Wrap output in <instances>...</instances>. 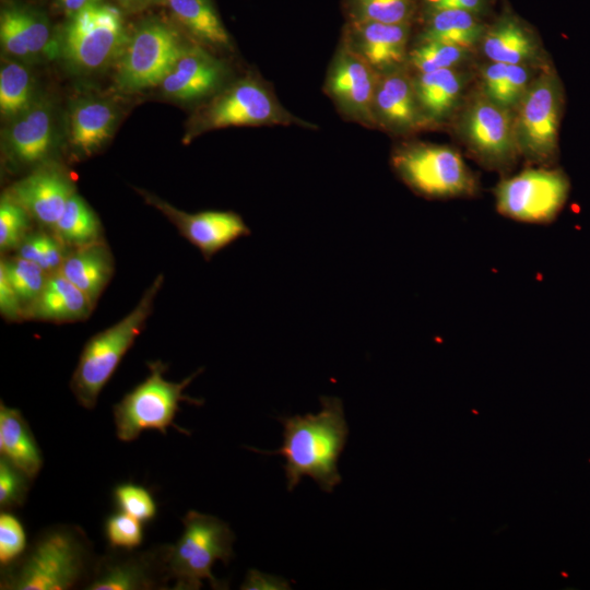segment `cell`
Instances as JSON below:
<instances>
[{
  "label": "cell",
  "mask_w": 590,
  "mask_h": 590,
  "mask_svg": "<svg viewBox=\"0 0 590 590\" xmlns=\"http://www.w3.org/2000/svg\"><path fill=\"white\" fill-rule=\"evenodd\" d=\"M320 403L321 410L316 414L279 417L283 424V444L279 449L248 448L285 459L283 469L290 492L303 476L311 477L327 493H332L342 481L338 462L349 436L343 403L337 397L326 396Z\"/></svg>",
  "instance_id": "cell-1"
},
{
  "label": "cell",
  "mask_w": 590,
  "mask_h": 590,
  "mask_svg": "<svg viewBox=\"0 0 590 590\" xmlns=\"http://www.w3.org/2000/svg\"><path fill=\"white\" fill-rule=\"evenodd\" d=\"M96 558L82 528L54 524L42 530L17 559L1 567L0 589H84Z\"/></svg>",
  "instance_id": "cell-2"
},
{
  "label": "cell",
  "mask_w": 590,
  "mask_h": 590,
  "mask_svg": "<svg viewBox=\"0 0 590 590\" xmlns=\"http://www.w3.org/2000/svg\"><path fill=\"white\" fill-rule=\"evenodd\" d=\"M163 282V274L157 275L127 316L97 332L84 344L70 380L71 391L84 409H95L99 393L144 329Z\"/></svg>",
  "instance_id": "cell-3"
},
{
  "label": "cell",
  "mask_w": 590,
  "mask_h": 590,
  "mask_svg": "<svg viewBox=\"0 0 590 590\" xmlns=\"http://www.w3.org/2000/svg\"><path fill=\"white\" fill-rule=\"evenodd\" d=\"M122 9L106 0L67 16L58 30V57L81 74L118 61L128 40Z\"/></svg>",
  "instance_id": "cell-4"
},
{
  "label": "cell",
  "mask_w": 590,
  "mask_h": 590,
  "mask_svg": "<svg viewBox=\"0 0 590 590\" xmlns=\"http://www.w3.org/2000/svg\"><path fill=\"white\" fill-rule=\"evenodd\" d=\"M148 367L149 376L113 406L117 438L130 442L138 439L144 430H157L166 435L170 426L189 436L190 432L176 425L174 420L181 402L204 404V400L184 393L185 388L203 368L179 382H174L164 378L168 365L162 361L148 362Z\"/></svg>",
  "instance_id": "cell-5"
},
{
  "label": "cell",
  "mask_w": 590,
  "mask_h": 590,
  "mask_svg": "<svg viewBox=\"0 0 590 590\" xmlns=\"http://www.w3.org/2000/svg\"><path fill=\"white\" fill-rule=\"evenodd\" d=\"M184 531L169 553V573L174 590H198L208 580L212 589H228L226 581L212 574L221 560L227 565L234 557L235 534L220 518L189 510L181 518Z\"/></svg>",
  "instance_id": "cell-6"
},
{
  "label": "cell",
  "mask_w": 590,
  "mask_h": 590,
  "mask_svg": "<svg viewBox=\"0 0 590 590\" xmlns=\"http://www.w3.org/2000/svg\"><path fill=\"white\" fill-rule=\"evenodd\" d=\"M391 167L413 192L427 199L470 198L480 189L460 153L447 145L404 143L392 152Z\"/></svg>",
  "instance_id": "cell-7"
},
{
  "label": "cell",
  "mask_w": 590,
  "mask_h": 590,
  "mask_svg": "<svg viewBox=\"0 0 590 590\" xmlns=\"http://www.w3.org/2000/svg\"><path fill=\"white\" fill-rule=\"evenodd\" d=\"M187 45L175 22L143 19L129 34L117 61V84L127 91L158 85Z\"/></svg>",
  "instance_id": "cell-8"
},
{
  "label": "cell",
  "mask_w": 590,
  "mask_h": 590,
  "mask_svg": "<svg viewBox=\"0 0 590 590\" xmlns=\"http://www.w3.org/2000/svg\"><path fill=\"white\" fill-rule=\"evenodd\" d=\"M563 101L556 72L544 67L515 110L518 150L528 161L548 165L556 158Z\"/></svg>",
  "instance_id": "cell-9"
},
{
  "label": "cell",
  "mask_w": 590,
  "mask_h": 590,
  "mask_svg": "<svg viewBox=\"0 0 590 590\" xmlns=\"http://www.w3.org/2000/svg\"><path fill=\"white\" fill-rule=\"evenodd\" d=\"M290 126L312 128L286 110L259 79L247 76L217 94L196 117V133L232 126Z\"/></svg>",
  "instance_id": "cell-10"
},
{
  "label": "cell",
  "mask_w": 590,
  "mask_h": 590,
  "mask_svg": "<svg viewBox=\"0 0 590 590\" xmlns=\"http://www.w3.org/2000/svg\"><path fill=\"white\" fill-rule=\"evenodd\" d=\"M570 184L558 168L529 167L502 179L494 188L499 214L530 224H550L563 210Z\"/></svg>",
  "instance_id": "cell-11"
},
{
  "label": "cell",
  "mask_w": 590,
  "mask_h": 590,
  "mask_svg": "<svg viewBox=\"0 0 590 590\" xmlns=\"http://www.w3.org/2000/svg\"><path fill=\"white\" fill-rule=\"evenodd\" d=\"M457 128L460 139L484 167L505 172L517 163L520 153L515 111L492 102L481 91L464 106Z\"/></svg>",
  "instance_id": "cell-12"
},
{
  "label": "cell",
  "mask_w": 590,
  "mask_h": 590,
  "mask_svg": "<svg viewBox=\"0 0 590 590\" xmlns=\"http://www.w3.org/2000/svg\"><path fill=\"white\" fill-rule=\"evenodd\" d=\"M170 547L169 543L141 551L109 547L97 556L84 590L169 589Z\"/></svg>",
  "instance_id": "cell-13"
},
{
  "label": "cell",
  "mask_w": 590,
  "mask_h": 590,
  "mask_svg": "<svg viewBox=\"0 0 590 590\" xmlns=\"http://www.w3.org/2000/svg\"><path fill=\"white\" fill-rule=\"evenodd\" d=\"M58 31L39 4L3 0L0 10V43L5 57L26 63L58 57Z\"/></svg>",
  "instance_id": "cell-14"
},
{
  "label": "cell",
  "mask_w": 590,
  "mask_h": 590,
  "mask_svg": "<svg viewBox=\"0 0 590 590\" xmlns=\"http://www.w3.org/2000/svg\"><path fill=\"white\" fill-rule=\"evenodd\" d=\"M380 74L345 44L330 64L324 90L347 118L367 127H377L374 99Z\"/></svg>",
  "instance_id": "cell-15"
},
{
  "label": "cell",
  "mask_w": 590,
  "mask_h": 590,
  "mask_svg": "<svg viewBox=\"0 0 590 590\" xmlns=\"http://www.w3.org/2000/svg\"><path fill=\"white\" fill-rule=\"evenodd\" d=\"M7 157L17 166L43 165L54 153L58 140L57 110L48 97H37L3 131Z\"/></svg>",
  "instance_id": "cell-16"
},
{
  "label": "cell",
  "mask_w": 590,
  "mask_h": 590,
  "mask_svg": "<svg viewBox=\"0 0 590 590\" xmlns=\"http://www.w3.org/2000/svg\"><path fill=\"white\" fill-rule=\"evenodd\" d=\"M143 197L175 225L182 237L200 250L206 261L235 240L251 234L243 217L234 211L208 210L187 213L155 196L143 192Z\"/></svg>",
  "instance_id": "cell-17"
},
{
  "label": "cell",
  "mask_w": 590,
  "mask_h": 590,
  "mask_svg": "<svg viewBox=\"0 0 590 590\" xmlns=\"http://www.w3.org/2000/svg\"><path fill=\"white\" fill-rule=\"evenodd\" d=\"M410 34L411 24L345 22L342 43L384 74L408 61Z\"/></svg>",
  "instance_id": "cell-18"
},
{
  "label": "cell",
  "mask_w": 590,
  "mask_h": 590,
  "mask_svg": "<svg viewBox=\"0 0 590 590\" xmlns=\"http://www.w3.org/2000/svg\"><path fill=\"white\" fill-rule=\"evenodd\" d=\"M203 47L196 42L186 46L158 84L166 96L191 102L208 97L222 87L227 68Z\"/></svg>",
  "instance_id": "cell-19"
},
{
  "label": "cell",
  "mask_w": 590,
  "mask_h": 590,
  "mask_svg": "<svg viewBox=\"0 0 590 590\" xmlns=\"http://www.w3.org/2000/svg\"><path fill=\"white\" fill-rule=\"evenodd\" d=\"M7 192L33 220L51 231L69 199L75 193L74 185L68 175L57 166L47 164L40 165L15 182Z\"/></svg>",
  "instance_id": "cell-20"
},
{
  "label": "cell",
  "mask_w": 590,
  "mask_h": 590,
  "mask_svg": "<svg viewBox=\"0 0 590 590\" xmlns=\"http://www.w3.org/2000/svg\"><path fill=\"white\" fill-rule=\"evenodd\" d=\"M374 115L377 127L393 133H410L428 127L418 106L412 78L403 69L380 74Z\"/></svg>",
  "instance_id": "cell-21"
},
{
  "label": "cell",
  "mask_w": 590,
  "mask_h": 590,
  "mask_svg": "<svg viewBox=\"0 0 590 590\" xmlns=\"http://www.w3.org/2000/svg\"><path fill=\"white\" fill-rule=\"evenodd\" d=\"M118 107L108 98L81 96L71 102L68 111V141L79 157L91 156L113 135Z\"/></svg>",
  "instance_id": "cell-22"
},
{
  "label": "cell",
  "mask_w": 590,
  "mask_h": 590,
  "mask_svg": "<svg viewBox=\"0 0 590 590\" xmlns=\"http://www.w3.org/2000/svg\"><path fill=\"white\" fill-rule=\"evenodd\" d=\"M467 74L458 68L416 73L412 78L414 93L428 127L444 123L458 109Z\"/></svg>",
  "instance_id": "cell-23"
},
{
  "label": "cell",
  "mask_w": 590,
  "mask_h": 590,
  "mask_svg": "<svg viewBox=\"0 0 590 590\" xmlns=\"http://www.w3.org/2000/svg\"><path fill=\"white\" fill-rule=\"evenodd\" d=\"M480 44L492 62L533 66L541 59L540 44L533 32L511 14H504L486 27Z\"/></svg>",
  "instance_id": "cell-24"
},
{
  "label": "cell",
  "mask_w": 590,
  "mask_h": 590,
  "mask_svg": "<svg viewBox=\"0 0 590 590\" xmlns=\"http://www.w3.org/2000/svg\"><path fill=\"white\" fill-rule=\"evenodd\" d=\"M94 305L90 298L60 272L49 275L48 281L26 309L25 319L49 322H75L86 319Z\"/></svg>",
  "instance_id": "cell-25"
},
{
  "label": "cell",
  "mask_w": 590,
  "mask_h": 590,
  "mask_svg": "<svg viewBox=\"0 0 590 590\" xmlns=\"http://www.w3.org/2000/svg\"><path fill=\"white\" fill-rule=\"evenodd\" d=\"M79 287L95 306L114 273V258L103 239L73 248L66 256L59 271Z\"/></svg>",
  "instance_id": "cell-26"
},
{
  "label": "cell",
  "mask_w": 590,
  "mask_h": 590,
  "mask_svg": "<svg viewBox=\"0 0 590 590\" xmlns=\"http://www.w3.org/2000/svg\"><path fill=\"white\" fill-rule=\"evenodd\" d=\"M172 20L196 43L231 49L232 38L213 0H165Z\"/></svg>",
  "instance_id": "cell-27"
},
{
  "label": "cell",
  "mask_w": 590,
  "mask_h": 590,
  "mask_svg": "<svg viewBox=\"0 0 590 590\" xmlns=\"http://www.w3.org/2000/svg\"><path fill=\"white\" fill-rule=\"evenodd\" d=\"M0 456L35 479L43 467V453L35 436L15 408L0 403Z\"/></svg>",
  "instance_id": "cell-28"
},
{
  "label": "cell",
  "mask_w": 590,
  "mask_h": 590,
  "mask_svg": "<svg viewBox=\"0 0 590 590\" xmlns=\"http://www.w3.org/2000/svg\"><path fill=\"white\" fill-rule=\"evenodd\" d=\"M426 15L418 42L438 40L471 49L481 43L486 31L477 15L467 11L445 9Z\"/></svg>",
  "instance_id": "cell-29"
},
{
  "label": "cell",
  "mask_w": 590,
  "mask_h": 590,
  "mask_svg": "<svg viewBox=\"0 0 590 590\" xmlns=\"http://www.w3.org/2000/svg\"><path fill=\"white\" fill-rule=\"evenodd\" d=\"M535 76L532 66L489 61L481 71L480 91L492 102L515 111Z\"/></svg>",
  "instance_id": "cell-30"
},
{
  "label": "cell",
  "mask_w": 590,
  "mask_h": 590,
  "mask_svg": "<svg viewBox=\"0 0 590 590\" xmlns=\"http://www.w3.org/2000/svg\"><path fill=\"white\" fill-rule=\"evenodd\" d=\"M38 95L28 63L3 58L0 69V110L9 119L30 107Z\"/></svg>",
  "instance_id": "cell-31"
},
{
  "label": "cell",
  "mask_w": 590,
  "mask_h": 590,
  "mask_svg": "<svg viewBox=\"0 0 590 590\" xmlns=\"http://www.w3.org/2000/svg\"><path fill=\"white\" fill-rule=\"evenodd\" d=\"M52 233L67 246L76 248L101 240L103 232L94 210L78 193H73Z\"/></svg>",
  "instance_id": "cell-32"
},
{
  "label": "cell",
  "mask_w": 590,
  "mask_h": 590,
  "mask_svg": "<svg viewBox=\"0 0 590 590\" xmlns=\"http://www.w3.org/2000/svg\"><path fill=\"white\" fill-rule=\"evenodd\" d=\"M416 0H343L346 22L412 24Z\"/></svg>",
  "instance_id": "cell-33"
},
{
  "label": "cell",
  "mask_w": 590,
  "mask_h": 590,
  "mask_svg": "<svg viewBox=\"0 0 590 590\" xmlns=\"http://www.w3.org/2000/svg\"><path fill=\"white\" fill-rule=\"evenodd\" d=\"M472 57L471 49L455 44L427 40L409 51L408 62L417 73L458 68Z\"/></svg>",
  "instance_id": "cell-34"
},
{
  "label": "cell",
  "mask_w": 590,
  "mask_h": 590,
  "mask_svg": "<svg viewBox=\"0 0 590 590\" xmlns=\"http://www.w3.org/2000/svg\"><path fill=\"white\" fill-rule=\"evenodd\" d=\"M0 263L4 267L26 311L45 287L50 274L35 262L17 255L10 259H1Z\"/></svg>",
  "instance_id": "cell-35"
},
{
  "label": "cell",
  "mask_w": 590,
  "mask_h": 590,
  "mask_svg": "<svg viewBox=\"0 0 590 590\" xmlns=\"http://www.w3.org/2000/svg\"><path fill=\"white\" fill-rule=\"evenodd\" d=\"M66 246L55 233L31 232L16 249V255L35 262L48 274H52L59 271L69 252Z\"/></svg>",
  "instance_id": "cell-36"
},
{
  "label": "cell",
  "mask_w": 590,
  "mask_h": 590,
  "mask_svg": "<svg viewBox=\"0 0 590 590\" xmlns=\"http://www.w3.org/2000/svg\"><path fill=\"white\" fill-rule=\"evenodd\" d=\"M31 215L8 192L0 200V249H17L31 233Z\"/></svg>",
  "instance_id": "cell-37"
},
{
  "label": "cell",
  "mask_w": 590,
  "mask_h": 590,
  "mask_svg": "<svg viewBox=\"0 0 590 590\" xmlns=\"http://www.w3.org/2000/svg\"><path fill=\"white\" fill-rule=\"evenodd\" d=\"M33 479L0 456V509L13 511L27 499Z\"/></svg>",
  "instance_id": "cell-38"
},
{
  "label": "cell",
  "mask_w": 590,
  "mask_h": 590,
  "mask_svg": "<svg viewBox=\"0 0 590 590\" xmlns=\"http://www.w3.org/2000/svg\"><path fill=\"white\" fill-rule=\"evenodd\" d=\"M113 498L119 511L126 512L142 522L151 521L156 516V503L152 493L133 483L118 484L113 491Z\"/></svg>",
  "instance_id": "cell-39"
},
{
  "label": "cell",
  "mask_w": 590,
  "mask_h": 590,
  "mask_svg": "<svg viewBox=\"0 0 590 590\" xmlns=\"http://www.w3.org/2000/svg\"><path fill=\"white\" fill-rule=\"evenodd\" d=\"M142 521L118 511L106 518L104 532L109 547L134 550L142 544L143 526Z\"/></svg>",
  "instance_id": "cell-40"
},
{
  "label": "cell",
  "mask_w": 590,
  "mask_h": 590,
  "mask_svg": "<svg viewBox=\"0 0 590 590\" xmlns=\"http://www.w3.org/2000/svg\"><path fill=\"white\" fill-rule=\"evenodd\" d=\"M26 534L20 519L12 511L0 514V567L17 559L26 550Z\"/></svg>",
  "instance_id": "cell-41"
},
{
  "label": "cell",
  "mask_w": 590,
  "mask_h": 590,
  "mask_svg": "<svg viewBox=\"0 0 590 590\" xmlns=\"http://www.w3.org/2000/svg\"><path fill=\"white\" fill-rule=\"evenodd\" d=\"M0 312L5 320L25 319L24 306L0 263Z\"/></svg>",
  "instance_id": "cell-42"
},
{
  "label": "cell",
  "mask_w": 590,
  "mask_h": 590,
  "mask_svg": "<svg viewBox=\"0 0 590 590\" xmlns=\"http://www.w3.org/2000/svg\"><path fill=\"white\" fill-rule=\"evenodd\" d=\"M486 7V0H447L438 5L434 11L455 9L462 10L479 15ZM432 11V12H434ZM430 13V12H429Z\"/></svg>",
  "instance_id": "cell-43"
},
{
  "label": "cell",
  "mask_w": 590,
  "mask_h": 590,
  "mask_svg": "<svg viewBox=\"0 0 590 590\" xmlns=\"http://www.w3.org/2000/svg\"><path fill=\"white\" fill-rule=\"evenodd\" d=\"M99 1L103 0H54L55 5L64 14V17Z\"/></svg>",
  "instance_id": "cell-44"
},
{
  "label": "cell",
  "mask_w": 590,
  "mask_h": 590,
  "mask_svg": "<svg viewBox=\"0 0 590 590\" xmlns=\"http://www.w3.org/2000/svg\"><path fill=\"white\" fill-rule=\"evenodd\" d=\"M126 11H138L155 4H164L165 0H115Z\"/></svg>",
  "instance_id": "cell-45"
}]
</instances>
